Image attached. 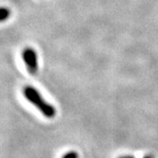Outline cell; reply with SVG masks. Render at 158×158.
<instances>
[{
  "instance_id": "8992f818",
  "label": "cell",
  "mask_w": 158,
  "mask_h": 158,
  "mask_svg": "<svg viewBox=\"0 0 158 158\" xmlns=\"http://www.w3.org/2000/svg\"><path fill=\"white\" fill-rule=\"evenodd\" d=\"M143 158H154V157L152 155H151V154H148V155H145Z\"/></svg>"
},
{
  "instance_id": "277c9868",
  "label": "cell",
  "mask_w": 158,
  "mask_h": 158,
  "mask_svg": "<svg viewBox=\"0 0 158 158\" xmlns=\"http://www.w3.org/2000/svg\"><path fill=\"white\" fill-rule=\"evenodd\" d=\"M62 158H78V154L76 152L74 151H72V152H67L65 153Z\"/></svg>"
},
{
  "instance_id": "5b68a950",
  "label": "cell",
  "mask_w": 158,
  "mask_h": 158,
  "mask_svg": "<svg viewBox=\"0 0 158 158\" xmlns=\"http://www.w3.org/2000/svg\"><path fill=\"white\" fill-rule=\"evenodd\" d=\"M118 158H135L131 155H123V156H119Z\"/></svg>"
},
{
  "instance_id": "7a4b0ae2",
  "label": "cell",
  "mask_w": 158,
  "mask_h": 158,
  "mask_svg": "<svg viewBox=\"0 0 158 158\" xmlns=\"http://www.w3.org/2000/svg\"><path fill=\"white\" fill-rule=\"evenodd\" d=\"M22 58H23L27 70L31 74H35L38 70V61L36 52L31 48H26L22 52Z\"/></svg>"
},
{
  "instance_id": "3957f363",
  "label": "cell",
  "mask_w": 158,
  "mask_h": 158,
  "mask_svg": "<svg viewBox=\"0 0 158 158\" xmlns=\"http://www.w3.org/2000/svg\"><path fill=\"white\" fill-rule=\"evenodd\" d=\"M10 16V10L6 7H0V22L6 21Z\"/></svg>"
},
{
  "instance_id": "6da1fadb",
  "label": "cell",
  "mask_w": 158,
  "mask_h": 158,
  "mask_svg": "<svg viewBox=\"0 0 158 158\" xmlns=\"http://www.w3.org/2000/svg\"><path fill=\"white\" fill-rule=\"evenodd\" d=\"M23 94L30 103L35 105L42 112V114L45 117L53 118L55 116L56 110L54 107L43 99V97L36 89L31 86H27L23 89Z\"/></svg>"
}]
</instances>
